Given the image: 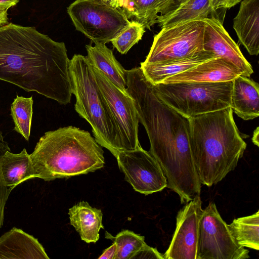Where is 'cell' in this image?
<instances>
[{
	"mask_svg": "<svg viewBox=\"0 0 259 259\" xmlns=\"http://www.w3.org/2000/svg\"><path fill=\"white\" fill-rule=\"evenodd\" d=\"M203 18L162 28L154 36L145 64L158 63L188 58L204 50Z\"/></svg>",
	"mask_w": 259,
	"mask_h": 259,
	"instance_id": "cell-8",
	"label": "cell"
},
{
	"mask_svg": "<svg viewBox=\"0 0 259 259\" xmlns=\"http://www.w3.org/2000/svg\"><path fill=\"white\" fill-rule=\"evenodd\" d=\"M122 1L123 0H107V4L114 8L120 9Z\"/></svg>",
	"mask_w": 259,
	"mask_h": 259,
	"instance_id": "cell-33",
	"label": "cell"
},
{
	"mask_svg": "<svg viewBox=\"0 0 259 259\" xmlns=\"http://www.w3.org/2000/svg\"><path fill=\"white\" fill-rule=\"evenodd\" d=\"M239 41L250 55L259 53V0H242L234 18Z\"/></svg>",
	"mask_w": 259,
	"mask_h": 259,
	"instance_id": "cell-16",
	"label": "cell"
},
{
	"mask_svg": "<svg viewBox=\"0 0 259 259\" xmlns=\"http://www.w3.org/2000/svg\"><path fill=\"white\" fill-rule=\"evenodd\" d=\"M164 259L163 254L160 253L156 248L146 244L132 257V259Z\"/></svg>",
	"mask_w": 259,
	"mask_h": 259,
	"instance_id": "cell-28",
	"label": "cell"
},
{
	"mask_svg": "<svg viewBox=\"0 0 259 259\" xmlns=\"http://www.w3.org/2000/svg\"><path fill=\"white\" fill-rule=\"evenodd\" d=\"M145 31V27L141 23L132 20L130 24L111 42L120 53L125 54L142 39Z\"/></svg>",
	"mask_w": 259,
	"mask_h": 259,
	"instance_id": "cell-26",
	"label": "cell"
},
{
	"mask_svg": "<svg viewBox=\"0 0 259 259\" xmlns=\"http://www.w3.org/2000/svg\"><path fill=\"white\" fill-rule=\"evenodd\" d=\"M258 127H257L256 129L254 131L253 136L252 138V141L253 143L257 146V147L259 146V139H258V136H259V130H258Z\"/></svg>",
	"mask_w": 259,
	"mask_h": 259,
	"instance_id": "cell-34",
	"label": "cell"
},
{
	"mask_svg": "<svg viewBox=\"0 0 259 259\" xmlns=\"http://www.w3.org/2000/svg\"><path fill=\"white\" fill-rule=\"evenodd\" d=\"M69 69L75 111L91 125L97 142L115 156L122 151L120 138L87 57L74 55Z\"/></svg>",
	"mask_w": 259,
	"mask_h": 259,
	"instance_id": "cell-5",
	"label": "cell"
},
{
	"mask_svg": "<svg viewBox=\"0 0 259 259\" xmlns=\"http://www.w3.org/2000/svg\"><path fill=\"white\" fill-rule=\"evenodd\" d=\"M30 158L36 178L46 181L87 174L105 164L104 151L95 138L73 126L45 133Z\"/></svg>",
	"mask_w": 259,
	"mask_h": 259,
	"instance_id": "cell-4",
	"label": "cell"
},
{
	"mask_svg": "<svg viewBox=\"0 0 259 259\" xmlns=\"http://www.w3.org/2000/svg\"><path fill=\"white\" fill-rule=\"evenodd\" d=\"M259 85L249 77L238 75L233 80L231 108L244 120L259 115Z\"/></svg>",
	"mask_w": 259,
	"mask_h": 259,
	"instance_id": "cell-17",
	"label": "cell"
},
{
	"mask_svg": "<svg viewBox=\"0 0 259 259\" xmlns=\"http://www.w3.org/2000/svg\"><path fill=\"white\" fill-rule=\"evenodd\" d=\"M217 57L213 52L203 50L192 56L168 62L151 64L141 62L140 67L145 77L153 84H156L171 76Z\"/></svg>",
	"mask_w": 259,
	"mask_h": 259,
	"instance_id": "cell-18",
	"label": "cell"
},
{
	"mask_svg": "<svg viewBox=\"0 0 259 259\" xmlns=\"http://www.w3.org/2000/svg\"><path fill=\"white\" fill-rule=\"evenodd\" d=\"M20 0H0V8L8 10L16 6Z\"/></svg>",
	"mask_w": 259,
	"mask_h": 259,
	"instance_id": "cell-31",
	"label": "cell"
},
{
	"mask_svg": "<svg viewBox=\"0 0 259 259\" xmlns=\"http://www.w3.org/2000/svg\"><path fill=\"white\" fill-rule=\"evenodd\" d=\"M97 1H100V2H102V3H106V4L107 3V0H97Z\"/></svg>",
	"mask_w": 259,
	"mask_h": 259,
	"instance_id": "cell-35",
	"label": "cell"
},
{
	"mask_svg": "<svg viewBox=\"0 0 259 259\" xmlns=\"http://www.w3.org/2000/svg\"><path fill=\"white\" fill-rule=\"evenodd\" d=\"M70 61L63 42L34 27H0V80L67 105L72 95Z\"/></svg>",
	"mask_w": 259,
	"mask_h": 259,
	"instance_id": "cell-2",
	"label": "cell"
},
{
	"mask_svg": "<svg viewBox=\"0 0 259 259\" xmlns=\"http://www.w3.org/2000/svg\"><path fill=\"white\" fill-rule=\"evenodd\" d=\"M32 97L25 98L16 96L11 107L14 130L28 141L33 114Z\"/></svg>",
	"mask_w": 259,
	"mask_h": 259,
	"instance_id": "cell-24",
	"label": "cell"
},
{
	"mask_svg": "<svg viewBox=\"0 0 259 259\" xmlns=\"http://www.w3.org/2000/svg\"><path fill=\"white\" fill-rule=\"evenodd\" d=\"M214 13L210 0H188L165 14L159 15L157 23L162 28L189 20L205 18Z\"/></svg>",
	"mask_w": 259,
	"mask_h": 259,
	"instance_id": "cell-22",
	"label": "cell"
},
{
	"mask_svg": "<svg viewBox=\"0 0 259 259\" xmlns=\"http://www.w3.org/2000/svg\"><path fill=\"white\" fill-rule=\"evenodd\" d=\"M87 58L90 64L99 69L126 95V70L116 60L112 51L105 44L86 45Z\"/></svg>",
	"mask_w": 259,
	"mask_h": 259,
	"instance_id": "cell-19",
	"label": "cell"
},
{
	"mask_svg": "<svg viewBox=\"0 0 259 259\" xmlns=\"http://www.w3.org/2000/svg\"><path fill=\"white\" fill-rule=\"evenodd\" d=\"M92 67L116 125L122 151L140 147L138 138L139 119L132 98L123 93L99 69L92 65Z\"/></svg>",
	"mask_w": 259,
	"mask_h": 259,
	"instance_id": "cell-10",
	"label": "cell"
},
{
	"mask_svg": "<svg viewBox=\"0 0 259 259\" xmlns=\"http://www.w3.org/2000/svg\"><path fill=\"white\" fill-rule=\"evenodd\" d=\"M240 75L241 73L234 64L217 57L171 76L161 83L225 82L233 81Z\"/></svg>",
	"mask_w": 259,
	"mask_h": 259,
	"instance_id": "cell-14",
	"label": "cell"
},
{
	"mask_svg": "<svg viewBox=\"0 0 259 259\" xmlns=\"http://www.w3.org/2000/svg\"><path fill=\"white\" fill-rule=\"evenodd\" d=\"M126 90L150 144L149 152L159 164L167 187L187 203L201 193V184L189 144V119L163 102L140 67L126 70Z\"/></svg>",
	"mask_w": 259,
	"mask_h": 259,
	"instance_id": "cell-1",
	"label": "cell"
},
{
	"mask_svg": "<svg viewBox=\"0 0 259 259\" xmlns=\"http://www.w3.org/2000/svg\"><path fill=\"white\" fill-rule=\"evenodd\" d=\"M8 144L4 140L2 133L0 132V156L7 150H10ZM14 189L13 188H9L4 184L0 171V228L4 223V209L8 197Z\"/></svg>",
	"mask_w": 259,
	"mask_h": 259,
	"instance_id": "cell-27",
	"label": "cell"
},
{
	"mask_svg": "<svg viewBox=\"0 0 259 259\" xmlns=\"http://www.w3.org/2000/svg\"><path fill=\"white\" fill-rule=\"evenodd\" d=\"M228 227L236 242L240 245L259 250V211L235 219Z\"/></svg>",
	"mask_w": 259,
	"mask_h": 259,
	"instance_id": "cell-23",
	"label": "cell"
},
{
	"mask_svg": "<svg viewBox=\"0 0 259 259\" xmlns=\"http://www.w3.org/2000/svg\"><path fill=\"white\" fill-rule=\"evenodd\" d=\"M8 10L0 8V27L8 24Z\"/></svg>",
	"mask_w": 259,
	"mask_h": 259,
	"instance_id": "cell-32",
	"label": "cell"
},
{
	"mask_svg": "<svg viewBox=\"0 0 259 259\" xmlns=\"http://www.w3.org/2000/svg\"><path fill=\"white\" fill-rule=\"evenodd\" d=\"M114 157L134 189L146 195L163 190L167 179L157 160L142 147L117 152Z\"/></svg>",
	"mask_w": 259,
	"mask_h": 259,
	"instance_id": "cell-11",
	"label": "cell"
},
{
	"mask_svg": "<svg viewBox=\"0 0 259 259\" xmlns=\"http://www.w3.org/2000/svg\"><path fill=\"white\" fill-rule=\"evenodd\" d=\"M0 171L6 186L14 188L24 181L36 178L30 154L24 148L15 154L7 150L0 156Z\"/></svg>",
	"mask_w": 259,
	"mask_h": 259,
	"instance_id": "cell-21",
	"label": "cell"
},
{
	"mask_svg": "<svg viewBox=\"0 0 259 259\" xmlns=\"http://www.w3.org/2000/svg\"><path fill=\"white\" fill-rule=\"evenodd\" d=\"M232 84L229 81L160 83L153 87L163 102L189 118L230 107Z\"/></svg>",
	"mask_w": 259,
	"mask_h": 259,
	"instance_id": "cell-6",
	"label": "cell"
},
{
	"mask_svg": "<svg viewBox=\"0 0 259 259\" xmlns=\"http://www.w3.org/2000/svg\"><path fill=\"white\" fill-rule=\"evenodd\" d=\"M189 144L201 185L221 182L237 165L247 145L231 107L189 118Z\"/></svg>",
	"mask_w": 259,
	"mask_h": 259,
	"instance_id": "cell-3",
	"label": "cell"
},
{
	"mask_svg": "<svg viewBox=\"0 0 259 259\" xmlns=\"http://www.w3.org/2000/svg\"><path fill=\"white\" fill-rule=\"evenodd\" d=\"M111 238L117 245L114 259H132L146 243L144 236L130 230H123Z\"/></svg>",
	"mask_w": 259,
	"mask_h": 259,
	"instance_id": "cell-25",
	"label": "cell"
},
{
	"mask_svg": "<svg viewBox=\"0 0 259 259\" xmlns=\"http://www.w3.org/2000/svg\"><path fill=\"white\" fill-rule=\"evenodd\" d=\"M203 20L204 23L203 49L211 51L218 57L232 63L239 70L242 75L249 77L253 72L252 66L220 19L211 16Z\"/></svg>",
	"mask_w": 259,
	"mask_h": 259,
	"instance_id": "cell-13",
	"label": "cell"
},
{
	"mask_svg": "<svg viewBox=\"0 0 259 259\" xmlns=\"http://www.w3.org/2000/svg\"><path fill=\"white\" fill-rule=\"evenodd\" d=\"M198 259H247L249 251L238 244L214 202L204 209L199 222Z\"/></svg>",
	"mask_w": 259,
	"mask_h": 259,
	"instance_id": "cell-9",
	"label": "cell"
},
{
	"mask_svg": "<svg viewBox=\"0 0 259 259\" xmlns=\"http://www.w3.org/2000/svg\"><path fill=\"white\" fill-rule=\"evenodd\" d=\"M37 239L14 227L0 237V259H49Z\"/></svg>",
	"mask_w": 259,
	"mask_h": 259,
	"instance_id": "cell-15",
	"label": "cell"
},
{
	"mask_svg": "<svg viewBox=\"0 0 259 259\" xmlns=\"http://www.w3.org/2000/svg\"><path fill=\"white\" fill-rule=\"evenodd\" d=\"M117 251L116 244L113 243L108 248L104 250L98 259H114Z\"/></svg>",
	"mask_w": 259,
	"mask_h": 259,
	"instance_id": "cell-30",
	"label": "cell"
},
{
	"mask_svg": "<svg viewBox=\"0 0 259 259\" xmlns=\"http://www.w3.org/2000/svg\"><path fill=\"white\" fill-rule=\"evenodd\" d=\"M242 0H210L211 6L214 12L221 9H230Z\"/></svg>",
	"mask_w": 259,
	"mask_h": 259,
	"instance_id": "cell-29",
	"label": "cell"
},
{
	"mask_svg": "<svg viewBox=\"0 0 259 259\" xmlns=\"http://www.w3.org/2000/svg\"><path fill=\"white\" fill-rule=\"evenodd\" d=\"M70 224L86 243H95L99 232L103 229V213L100 209L92 207L87 202L80 201L69 209Z\"/></svg>",
	"mask_w": 259,
	"mask_h": 259,
	"instance_id": "cell-20",
	"label": "cell"
},
{
	"mask_svg": "<svg viewBox=\"0 0 259 259\" xmlns=\"http://www.w3.org/2000/svg\"><path fill=\"white\" fill-rule=\"evenodd\" d=\"M67 12L76 30L95 44L111 42L131 22L120 10L97 0H75Z\"/></svg>",
	"mask_w": 259,
	"mask_h": 259,
	"instance_id": "cell-7",
	"label": "cell"
},
{
	"mask_svg": "<svg viewBox=\"0 0 259 259\" xmlns=\"http://www.w3.org/2000/svg\"><path fill=\"white\" fill-rule=\"evenodd\" d=\"M200 196L178 212L176 227L164 259H198L199 222L202 212Z\"/></svg>",
	"mask_w": 259,
	"mask_h": 259,
	"instance_id": "cell-12",
	"label": "cell"
}]
</instances>
